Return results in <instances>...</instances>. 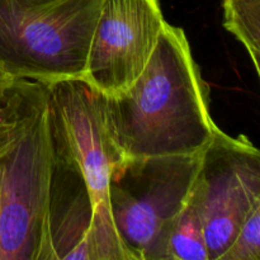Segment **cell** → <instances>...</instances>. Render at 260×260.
<instances>
[{"label": "cell", "mask_w": 260, "mask_h": 260, "mask_svg": "<svg viewBox=\"0 0 260 260\" xmlns=\"http://www.w3.org/2000/svg\"><path fill=\"white\" fill-rule=\"evenodd\" d=\"M99 95L122 160L201 154L217 129L187 36L169 23L137 80L117 95Z\"/></svg>", "instance_id": "1"}, {"label": "cell", "mask_w": 260, "mask_h": 260, "mask_svg": "<svg viewBox=\"0 0 260 260\" xmlns=\"http://www.w3.org/2000/svg\"><path fill=\"white\" fill-rule=\"evenodd\" d=\"M55 164L46 84L0 74V260H43Z\"/></svg>", "instance_id": "2"}, {"label": "cell", "mask_w": 260, "mask_h": 260, "mask_svg": "<svg viewBox=\"0 0 260 260\" xmlns=\"http://www.w3.org/2000/svg\"><path fill=\"white\" fill-rule=\"evenodd\" d=\"M103 0H0V74L83 79Z\"/></svg>", "instance_id": "3"}, {"label": "cell", "mask_w": 260, "mask_h": 260, "mask_svg": "<svg viewBox=\"0 0 260 260\" xmlns=\"http://www.w3.org/2000/svg\"><path fill=\"white\" fill-rule=\"evenodd\" d=\"M55 155L83 178L91 202L88 260H131L109 206V182L119 156L104 121L101 95L83 79L48 84Z\"/></svg>", "instance_id": "4"}, {"label": "cell", "mask_w": 260, "mask_h": 260, "mask_svg": "<svg viewBox=\"0 0 260 260\" xmlns=\"http://www.w3.org/2000/svg\"><path fill=\"white\" fill-rule=\"evenodd\" d=\"M201 154L123 160L113 169L109 206L131 260H160L168 230L189 197Z\"/></svg>", "instance_id": "5"}, {"label": "cell", "mask_w": 260, "mask_h": 260, "mask_svg": "<svg viewBox=\"0 0 260 260\" xmlns=\"http://www.w3.org/2000/svg\"><path fill=\"white\" fill-rule=\"evenodd\" d=\"M260 196V149L245 136L217 127L201 154L190 197L205 229L210 260H220L233 245Z\"/></svg>", "instance_id": "6"}, {"label": "cell", "mask_w": 260, "mask_h": 260, "mask_svg": "<svg viewBox=\"0 0 260 260\" xmlns=\"http://www.w3.org/2000/svg\"><path fill=\"white\" fill-rule=\"evenodd\" d=\"M165 23L159 0H103L84 80L106 96L128 89L151 58Z\"/></svg>", "instance_id": "7"}, {"label": "cell", "mask_w": 260, "mask_h": 260, "mask_svg": "<svg viewBox=\"0 0 260 260\" xmlns=\"http://www.w3.org/2000/svg\"><path fill=\"white\" fill-rule=\"evenodd\" d=\"M160 260H210L202 218L190 193L168 230Z\"/></svg>", "instance_id": "8"}, {"label": "cell", "mask_w": 260, "mask_h": 260, "mask_svg": "<svg viewBox=\"0 0 260 260\" xmlns=\"http://www.w3.org/2000/svg\"><path fill=\"white\" fill-rule=\"evenodd\" d=\"M223 27L248 52L260 53V0H223Z\"/></svg>", "instance_id": "9"}, {"label": "cell", "mask_w": 260, "mask_h": 260, "mask_svg": "<svg viewBox=\"0 0 260 260\" xmlns=\"http://www.w3.org/2000/svg\"><path fill=\"white\" fill-rule=\"evenodd\" d=\"M220 260H260V196L249 211L233 245Z\"/></svg>", "instance_id": "10"}, {"label": "cell", "mask_w": 260, "mask_h": 260, "mask_svg": "<svg viewBox=\"0 0 260 260\" xmlns=\"http://www.w3.org/2000/svg\"><path fill=\"white\" fill-rule=\"evenodd\" d=\"M249 55H250V58L251 61H253L254 68H255L256 74H258L259 80H260V53L253 52V51H251V52H249Z\"/></svg>", "instance_id": "11"}]
</instances>
